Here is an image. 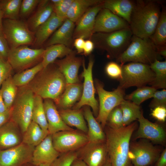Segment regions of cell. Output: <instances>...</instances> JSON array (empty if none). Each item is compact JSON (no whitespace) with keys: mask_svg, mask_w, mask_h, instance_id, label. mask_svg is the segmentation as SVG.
Listing matches in <instances>:
<instances>
[{"mask_svg":"<svg viewBox=\"0 0 166 166\" xmlns=\"http://www.w3.org/2000/svg\"><path fill=\"white\" fill-rule=\"evenodd\" d=\"M45 49H32L23 45L10 49L7 61L17 73L33 67L41 62Z\"/></svg>","mask_w":166,"mask_h":166,"instance_id":"10","label":"cell"},{"mask_svg":"<svg viewBox=\"0 0 166 166\" xmlns=\"http://www.w3.org/2000/svg\"><path fill=\"white\" fill-rule=\"evenodd\" d=\"M66 19L57 17L53 12L49 18L35 31L33 45L36 47L42 45Z\"/></svg>","mask_w":166,"mask_h":166,"instance_id":"23","label":"cell"},{"mask_svg":"<svg viewBox=\"0 0 166 166\" xmlns=\"http://www.w3.org/2000/svg\"><path fill=\"white\" fill-rule=\"evenodd\" d=\"M23 134L18 125L10 120L0 127V150L9 149L22 142Z\"/></svg>","mask_w":166,"mask_h":166,"instance_id":"21","label":"cell"},{"mask_svg":"<svg viewBox=\"0 0 166 166\" xmlns=\"http://www.w3.org/2000/svg\"><path fill=\"white\" fill-rule=\"evenodd\" d=\"M129 27V25L125 20L103 8L96 16L93 34L112 32Z\"/></svg>","mask_w":166,"mask_h":166,"instance_id":"16","label":"cell"},{"mask_svg":"<svg viewBox=\"0 0 166 166\" xmlns=\"http://www.w3.org/2000/svg\"><path fill=\"white\" fill-rule=\"evenodd\" d=\"M136 122L118 129L105 126L106 143L111 166H132L129 156L130 140Z\"/></svg>","mask_w":166,"mask_h":166,"instance_id":"3","label":"cell"},{"mask_svg":"<svg viewBox=\"0 0 166 166\" xmlns=\"http://www.w3.org/2000/svg\"><path fill=\"white\" fill-rule=\"evenodd\" d=\"M102 0H73L67 12L66 18L76 23L91 7L103 2Z\"/></svg>","mask_w":166,"mask_h":166,"instance_id":"30","label":"cell"},{"mask_svg":"<svg viewBox=\"0 0 166 166\" xmlns=\"http://www.w3.org/2000/svg\"><path fill=\"white\" fill-rule=\"evenodd\" d=\"M82 89L83 85L80 82L67 84L56 104L61 109H70L80 100Z\"/></svg>","mask_w":166,"mask_h":166,"instance_id":"28","label":"cell"},{"mask_svg":"<svg viewBox=\"0 0 166 166\" xmlns=\"http://www.w3.org/2000/svg\"><path fill=\"white\" fill-rule=\"evenodd\" d=\"M149 38L156 46L166 45V8L163 5L155 31Z\"/></svg>","mask_w":166,"mask_h":166,"instance_id":"35","label":"cell"},{"mask_svg":"<svg viewBox=\"0 0 166 166\" xmlns=\"http://www.w3.org/2000/svg\"><path fill=\"white\" fill-rule=\"evenodd\" d=\"M85 41L82 38H77L75 39L73 44L77 52L80 53L83 52Z\"/></svg>","mask_w":166,"mask_h":166,"instance_id":"51","label":"cell"},{"mask_svg":"<svg viewBox=\"0 0 166 166\" xmlns=\"http://www.w3.org/2000/svg\"><path fill=\"white\" fill-rule=\"evenodd\" d=\"M120 106L122 112L124 127L138 120L143 115L140 106L130 101L124 99Z\"/></svg>","mask_w":166,"mask_h":166,"instance_id":"33","label":"cell"},{"mask_svg":"<svg viewBox=\"0 0 166 166\" xmlns=\"http://www.w3.org/2000/svg\"><path fill=\"white\" fill-rule=\"evenodd\" d=\"M74 52L70 48L62 44L47 46L45 49L41 61L43 67L53 63L57 58L65 57Z\"/></svg>","mask_w":166,"mask_h":166,"instance_id":"32","label":"cell"},{"mask_svg":"<svg viewBox=\"0 0 166 166\" xmlns=\"http://www.w3.org/2000/svg\"><path fill=\"white\" fill-rule=\"evenodd\" d=\"M22 0H0L3 19H18Z\"/></svg>","mask_w":166,"mask_h":166,"instance_id":"40","label":"cell"},{"mask_svg":"<svg viewBox=\"0 0 166 166\" xmlns=\"http://www.w3.org/2000/svg\"><path fill=\"white\" fill-rule=\"evenodd\" d=\"M77 152L78 158L88 166H103L108 157L105 142H89Z\"/></svg>","mask_w":166,"mask_h":166,"instance_id":"15","label":"cell"},{"mask_svg":"<svg viewBox=\"0 0 166 166\" xmlns=\"http://www.w3.org/2000/svg\"><path fill=\"white\" fill-rule=\"evenodd\" d=\"M49 134L36 123L32 121L23 134L22 143L35 147Z\"/></svg>","mask_w":166,"mask_h":166,"instance_id":"31","label":"cell"},{"mask_svg":"<svg viewBox=\"0 0 166 166\" xmlns=\"http://www.w3.org/2000/svg\"><path fill=\"white\" fill-rule=\"evenodd\" d=\"M66 85L63 75L53 63L44 68L27 85L34 95L51 99L56 104Z\"/></svg>","mask_w":166,"mask_h":166,"instance_id":"2","label":"cell"},{"mask_svg":"<svg viewBox=\"0 0 166 166\" xmlns=\"http://www.w3.org/2000/svg\"><path fill=\"white\" fill-rule=\"evenodd\" d=\"M71 166H88L81 159L77 158L72 163Z\"/></svg>","mask_w":166,"mask_h":166,"instance_id":"55","label":"cell"},{"mask_svg":"<svg viewBox=\"0 0 166 166\" xmlns=\"http://www.w3.org/2000/svg\"><path fill=\"white\" fill-rule=\"evenodd\" d=\"M156 52L160 56H162L166 58V45L156 46Z\"/></svg>","mask_w":166,"mask_h":166,"instance_id":"54","label":"cell"},{"mask_svg":"<svg viewBox=\"0 0 166 166\" xmlns=\"http://www.w3.org/2000/svg\"><path fill=\"white\" fill-rule=\"evenodd\" d=\"M52 136L53 146L61 154L79 150L89 142L86 134L75 130L59 131Z\"/></svg>","mask_w":166,"mask_h":166,"instance_id":"13","label":"cell"},{"mask_svg":"<svg viewBox=\"0 0 166 166\" xmlns=\"http://www.w3.org/2000/svg\"><path fill=\"white\" fill-rule=\"evenodd\" d=\"M43 104L49 134L52 135L61 131L74 130L64 122L53 101L44 99Z\"/></svg>","mask_w":166,"mask_h":166,"instance_id":"22","label":"cell"},{"mask_svg":"<svg viewBox=\"0 0 166 166\" xmlns=\"http://www.w3.org/2000/svg\"><path fill=\"white\" fill-rule=\"evenodd\" d=\"M162 5L160 1H135L129 24L133 35L141 38L151 37L160 18Z\"/></svg>","mask_w":166,"mask_h":166,"instance_id":"1","label":"cell"},{"mask_svg":"<svg viewBox=\"0 0 166 166\" xmlns=\"http://www.w3.org/2000/svg\"><path fill=\"white\" fill-rule=\"evenodd\" d=\"M156 90L151 86L146 85L138 87L130 94L125 95L124 99L140 105L145 101L152 98L154 93Z\"/></svg>","mask_w":166,"mask_h":166,"instance_id":"39","label":"cell"},{"mask_svg":"<svg viewBox=\"0 0 166 166\" xmlns=\"http://www.w3.org/2000/svg\"><path fill=\"white\" fill-rule=\"evenodd\" d=\"M32 121L38 124L43 130L48 131L43 101L42 97L37 95H35L34 97Z\"/></svg>","mask_w":166,"mask_h":166,"instance_id":"36","label":"cell"},{"mask_svg":"<svg viewBox=\"0 0 166 166\" xmlns=\"http://www.w3.org/2000/svg\"><path fill=\"white\" fill-rule=\"evenodd\" d=\"M4 102L0 90V113H3L8 110Z\"/></svg>","mask_w":166,"mask_h":166,"instance_id":"56","label":"cell"},{"mask_svg":"<svg viewBox=\"0 0 166 166\" xmlns=\"http://www.w3.org/2000/svg\"><path fill=\"white\" fill-rule=\"evenodd\" d=\"M11 117V109L3 113H0V127L9 121Z\"/></svg>","mask_w":166,"mask_h":166,"instance_id":"52","label":"cell"},{"mask_svg":"<svg viewBox=\"0 0 166 166\" xmlns=\"http://www.w3.org/2000/svg\"><path fill=\"white\" fill-rule=\"evenodd\" d=\"M13 71L11 65L7 61L0 58V87L6 80L12 76Z\"/></svg>","mask_w":166,"mask_h":166,"instance_id":"47","label":"cell"},{"mask_svg":"<svg viewBox=\"0 0 166 166\" xmlns=\"http://www.w3.org/2000/svg\"><path fill=\"white\" fill-rule=\"evenodd\" d=\"M43 68L41 62L32 67L15 74L12 77L13 81L18 87L27 85Z\"/></svg>","mask_w":166,"mask_h":166,"instance_id":"37","label":"cell"},{"mask_svg":"<svg viewBox=\"0 0 166 166\" xmlns=\"http://www.w3.org/2000/svg\"><path fill=\"white\" fill-rule=\"evenodd\" d=\"M161 57L150 38H141L133 35L125 50L116 59L122 66L127 62H139L150 65Z\"/></svg>","mask_w":166,"mask_h":166,"instance_id":"4","label":"cell"},{"mask_svg":"<svg viewBox=\"0 0 166 166\" xmlns=\"http://www.w3.org/2000/svg\"><path fill=\"white\" fill-rule=\"evenodd\" d=\"M95 85L99 100L98 112L96 119L104 128L109 114L124 100L125 89L118 86L113 91H106L103 84L98 80H95Z\"/></svg>","mask_w":166,"mask_h":166,"instance_id":"9","label":"cell"},{"mask_svg":"<svg viewBox=\"0 0 166 166\" xmlns=\"http://www.w3.org/2000/svg\"><path fill=\"white\" fill-rule=\"evenodd\" d=\"M75 27V23L66 18L47 42L46 46L60 44L70 48L73 42Z\"/></svg>","mask_w":166,"mask_h":166,"instance_id":"24","label":"cell"},{"mask_svg":"<svg viewBox=\"0 0 166 166\" xmlns=\"http://www.w3.org/2000/svg\"><path fill=\"white\" fill-rule=\"evenodd\" d=\"M103 8L102 2L91 7L85 12L76 23L73 39L80 38L84 39L90 38L93 34L96 16Z\"/></svg>","mask_w":166,"mask_h":166,"instance_id":"18","label":"cell"},{"mask_svg":"<svg viewBox=\"0 0 166 166\" xmlns=\"http://www.w3.org/2000/svg\"><path fill=\"white\" fill-rule=\"evenodd\" d=\"M34 148L22 142L14 147L0 150V166H22L31 162Z\"/></svg>","mask_w":166,"mask_h":166,"instance_id":"14","label":"cell"},{"mask_svg":"<svg viewBox=\"0 0 166 166\" xmlns=\"http://www.w3.org/2000/svg\"><path fill=\"white\" fill-rule=\"evenodd\" d=\"M105 71L107 75L111 78L119 80L121 77V66L117 62L108 63L105 66Z\"/></svg>","mask_w":166,"mask_h":166,"instance_id":"45","label":"cell"},{"mask_svg":"<svg viewBox=\"0 0 166 166\" xmlns=\"http://www.w3.org/2000/svg\"><path fill=\"white\" fill-rule=\"evenodd\" d=\"M135 1L130 0H103V8L130 23L131 15L135 5Z\"/></svg>","mask_w":166,"mask_h":166,"instance_id":"27","label":"cell"},{"mask_svg":"<svg viewBox=\"0 0 166 166\" xmlns=\"http://www.w3.org/2000/svg\"><path fill=\"white\" fill-rule=\"evenodd\" d=\"M38 166H50V164H39Z\"/></svg>","mask_w":166,"mask_h":166,"instance_id":"59","label":"cell"},{"mask_svg":"<svg viewBox=\"0 0 166 166\" xmlns=\"http://www.w3.org/2000/svg\"><path fill=\"white\" fill-rule=\"evenodd\" d=\"M94 45L93 42L90 39L85 41L83 53L85 55L90 54L93 50Z\"/></svg>","mask_w":166,"mask_h":166,"instance_id":"50","label":"cell"},{"mask_svg":"<svg viewBox=\"0 0 166 166\" xmlns=\"http://www.w3.org/2000/svg\"><path fill=\"white\" fill-rule=\"evenodd\" d=\"M160 150L145 140L130 143L129 156L132 166H148L156 161Z\"/></svg>","mask_w":166,"mask_h":166,"instance_id":"12","label":"cell"},{"mask_svg":"<svg viewBox=\"0 0 166 166\" xmlns=\"http://www.w3.org/2000/svg\"><path fill=\"white\" fill-rule=\"evenodd\" d=\"M106 125L114 129L124 127L123 113L120 105L115 107L109 114L106 120Z\"/></svg>","mask_w":166,"mask_h":166,"instance_id":"41","label":"cell"},{"mask_svg":"<svg viewBox=\"0 0 166 166\" xmlns=\"http://www.w3.org/2000/svg\"><path fill=\"white\" fill-rule=\"evenodd\" d=\"M156 166H166V149H164L156 161Z\"/></svg>","mask_w":166,"mask_h":166,"instance_id":"53","label":"cell"},{"mask_svg":"<svg viewBox=\"0 0 166 166\" xmlns=\"http://www.w3.org/2000/svg\"><path fill=\"white\" fill-rule=\"evenodd\" d=\"M154 73L153 80L149 85L156 90L166 88V61L156 60L150 65Z\"/></svg>","mask_w":166,"mask_h":166,"instance_id":"34","label":"cell"},{"mask_svg":"<svg viewBox=\"0 0 166 166\" xmlns=\"http://www.w3.org/2000/svg\"><path fill=\"white\" fill-rule=\"evenodd\" d=\"M138 120L139 127L134 135V140L146 139L156 144L164 143L166 138V132L161 125L149 121L145 118L143 115Z\"/></svg>","mask_w":166,"mask_h":166,"instance_id":"17","label":"cell"},{"mask_svg":"<svg viewBox=\"0 0 166 166\" xmlns=\"http://www.w3.org/2000/svg\"><path fill=\"white\" fill-rule=\"evenodd\" d=\"M132 33L130 27L110 33H96L90 38L94 47L107 52L112 59L118 58L129 44Z\"/></svg>","mask_w":166,"mask_h":166,"instance_id":"5","label":"cell"},{"mask_svg":"<svg viewBox=\"0 0 166 166\" xmlns=\"http://www.w3.org/2000/svg\"><path fill=\"white\" fill-rule=\"evenodd\" d=\"M122 75L118 86L125 89L132 86L137 88L149 85L154 77L150 65L130 62L121 66Z\"/></svg>","mask_w":166,"mask_h":166,"instance_id":"7","label":"cell"},{"mask_svg":"<svg viewBox=\"0 0 166 166\" xmlns=\"http://www.w3.org/2000/svg\"><path fill=\"white\" fill-rule=\"evenodd\" d=\"M103 166H111V163L109 159V158L108 157L105 163L103 165Z\"/></svg>","mask_w":166,"mask_h":166,"instance_id":"58","label":"cell"},{"mask_svg":"<svg viewBox=\"0 0 166 166\" xmlns=\"http://www.w3.org/2000/svg\"><path fill=\"white\" fill-rule=\"evenodd\" d=\"M3 18L0 5V35L4 36L2 30V21Z\"/></svg>","mask_w":166,"mask_h":166,"instance_id":"57","label":"cell"},{"mask_svg":"<svg viewBox=\"0 0 166 166\" xmlns=\"http://www.w3.org/2000/svg\"><path fill=\"white\" fill-rule=\"evenodd\" d=\"M83 114L88 124L86 135L89 142L94 143L105 142V133L100 124L94 117L89 107L85 106Z\"/></svg>","mask_w":166,"mask_h":166,"instance_id":"25","label":"cell"},{"mask_svg":"<svg viewBox=\"0 0 166 166\" xmlns=\"http://www.w3.org/2000/svg\"><path fill=\"white\" fill-rule=\"evenodd\" d=\"M34 95L27 85L18 87L11 108L10 119L18 125L22 134L32 121Z\"/></svg>","mask_w":166,"mask_h":166,"instance_id":"6","label":"cell"},{"mask_svg":"<svg viewBox=\"0 0 166 166\" xmlns=\"http://www.w3.org/2000/svg\"><path fill=\"white\" fill-rule=\"evenodd\" d=\"M152 99L149 106L153 109L158 106L166 107V90L162 89L161 90H157L154 93Z\"/></svg>","mask_w":166,"mask_h":166,"instance_id":"46","label":"cell"},{"mask_svg":"<svg viewBox=\"0 0 166 166\" xmlns=\"http://www.w3.org/2000/svg\"><path fill=\"white\" fill-rule=\"evenodd\" d=\"M73 0H52L53 12L57 17L66 18L67 12Z\"/></svg>","mask_w":166,"mask_h":166,"instance_id":"42","label":"cell"},{"mask_svg":"<svg viewBox=\"0 0 166 166\" xmlns=\"http://www.w3.org/2000/svg\"><path fill=\"white\" fill-rule=\"evenodd\" d=\"M2 30L10 49L34 44L35 33L30 30L26 22L18 19H3Z\"/></svg>","mask_w":166,"mask_h":166,"instance_id":"8","label":"cell"},{"mask_svg":"<svg viewBox=\"0 0 166 166\" xmlns=\"http://www.w3.org/2000/svg\"><path fill=\"white\" fill-rule=\"evenodd\" d=\"M53 12V6L50 0H41L36 11L26 22L30 30L35 33L38 28L49 18Z\"/></svg>","mask_w":166,"mask_h":166,"instance_id":"26","label":"cell"},{"mask_svg":"<svg viewBox=\"0 0 166 166\" xmlns=\"http://www.w3.org/2000/svg\"><path fill=\"white\" fill-rule=\"evenodd\" d=\"M77 158V153L75 151L61 153L51 164L50 166H71L73 162Z\"/></svg>","mask_w":166,"mask_h":166,"instance_id":"43","label":"cell"},{"mask_svg":"<svg viewBox=\"0 0 166 166\" xmlns=\"http://www.w3.org/2000/svg\"><path fill=\"white\" fill-rule=\"evenodd\" d=\"M60 154L53 146L52 135L49 134L34 147L31 162L37 166L42 164H51Z\"/></svg>","mask_w":166,"mask_h":166,"instance_id":"19","label":"cell"},{"mask_svg":"<svg viewBox=\"0 0 166 166\" xmlns=\"http://www.w3.org/2000/svg\"><path fill=\"white\" fill-rule=\"evenodd\" d=\"M151 114L153 118L158 121L164 122L166 119V107H156L152 109Z\"/></svg>","mask_w":166,"mask_h":166,"instance_id":"48","label":"cell"},{"mask_svg":"<svg viewBox=\"0 0 166 166\" xmlns=\"http://www.w3.org/2000/svg\"><path fill=\"white\" fill-rule=\"evenodd\" d=\"M83 59L76 57L74 52L54 62L65 77L67 85L80 82L78 74Z\"/></svg>","mask_w":166,"mask_h":166,"instance_id":"20","label":"cell"},{"mask_svg":"<svg viewBox=\"0 0 166 166\" xmlns=\"http://www.w3.org/2000/svg\"><path fill=\"white\" fill-rule=\"evenodd\" d=\"M10 49L6 40L4 37L0 35V58L7 61Z\"/></svg>","mask_w":166,"mask_h":166,"instance_id":"49","label":"cell"},{"mask_svg":"<svg viewBox=\"0 0 166 166\" xmlns=\"http://www.w3.org/2000/svg\"><path fill=\"white\" fill-rule=\"evenodd\" d=\"M85 61L83 59V71L82 76L84 77L83 89L80 100L74 106L73 109H79L82 107L88 106L90 107L94 115L97 117L99 110V103L95 97V88L92 76V69L94 64L93 59L90 58L86 68Z\"/></svg>","mask_w":166,"mask_h":166,"instance_id":"11","label":"cell"},{"mask_svg":"<svg viewBox=\"0 0 166 166\" xmlns=\"http://www.w3.org/2000/svg\"><path fill=\"white\" fill-rule=\"evenodd\" d=\"M58 111L62 120L67 125L70 127H75L82 132L87 133V126L81 110L60 109Z\"/></svg>","mask_w":166,"mask_h":166,"instance_id":"29","label":"cell"},{"mask_svg":"<svg viewBox=\"0 0 166 166\" xmlns=\"http://www.w3.org/2000/svg\"><path fill=\"white\" fill-rule=\"evenodd\" d=\"M11 76L2 84L0 89L4 103L8 109H10L16 97L18 87L14 83Z\"/></svg>","mask_w":166,"mask_h":166,"instance_id":"38","label":"cell"},{"mask_svg":"<svg viewBox=\"0 0 166 166\" xmlns=\"http://www.w3.org/2000/svg\"><path fill=\"white\" fill-rule=\"evenodd\" d=\"M41 1V0H22L19 16L23 18L28 17L38 6Z\"/></svg>","mask_w":166,"mask_h":166,"instance_id":"44","label":"cell"}]
</instances>
